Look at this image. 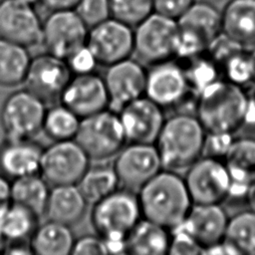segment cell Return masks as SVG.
Instances as JSON below:
<instances>
[{
  "mask_svg": "<svg viewBox=\"0 0 255 255\" xmlns=\"http://www.w3.org/2000/svg\"><path fill=\"white\" fill-rule=\"evenodd\" d=\"M136 193L142 217L169 230L185 219L193 204L184 178L168 169H161Z\"/></svg>",
  "mask_w": 255,
  "mask_h": 255,
  "instance_id": "1",
  "label": "cell"
},
{
  "mask_svg": "<svg viewBox=\"0 0 255 255\" xmlns=\"http://www.w3.org/2000/svg\"><path fill=\"white\" fill-rule=\"evenodd\" d=\"M249 99L242 86L219 79L198 95L195 116L206 132L235 133L244 127Z\"/></svg>",
  "mask_w": 255,
  "mask_h": 255,
  "instance_id": "2",
  "label": "cell"
},
{
  "mask_svg": "<svg viewBox=\"0 0 255 255\" xmlns=\"http://www.w3.org/2000/svg\"><path fill=\"white\" fill-rule=\"evenodd\" d=\"M206 130L193 114L178 113L165 119L154 142L163 169L186 170L203 155Z\"/></svg>",
  "mask_w": 255,
  "mask_h": 255,
  "instance_id": "3",
  "label": "cell"
},
{
  "mask_svg": "<svg viewBox=\"0 0 255 255\" xmlns=\"http://www.w3.org/2000/svg\"><path fill=\"white\" fill-rule=\"evenodd\" d=\"M142 218L137 193L118 188L93 204L91 221L105 241H127V237Z\"/></svg>",
  "mask_w": 255,
  "mask_h": 255,
  "instance_id": "4",
  "label": "cell"
},
{
  "mask_svg": "<svg viewBox=\"0 0 255 255\" xmlns=\"http://www.w3.org/2000/svg\"><path fill=\"white\" fill-rule=\"evenodd\" d=\"M179 27L175 19L152 12L133 30V55L143 65L176 57Z\"/></svg>",
  "mask_w": 255,
  "mask_h": 255,
  "instance_id": "5",
  "label": "cell"
},
{
  "mask_svg": "<svg viewBox=\"0 0 255 255\" xmlns=\"http://www.w3.org/2000/svg\"><path fill=\"white\" fill-rule=\"evenodd\" d=\"M75 140L96 161L115 157L128 143L120 116L111 109L81 119Z\"/></svg>",
  "mask_w": 255,
  "mask_h": 255,
  "instance_id": "6",
  "label": "cell"
},
{
  "mask_svg": "<svg viewBox=\"0 0 255 255\" xmlns=\"http://www.w3.org/2000/svg\"><path fill=\"white\" fill-rule=\"evenodd\" d=\"M46 111V104L29 90L11 93L0 109V124L5 136L34 138L42 130Z\"/></svg>",
  "mask_w": 255,
  "mask_h": 255,
  "instance_id": "7",
  "label": "cell"
},
{
  "mask_svg": "<svg viewBox=\"0 0 255 255\" xmlns=\"http://www.w3.org/2000/svg\"><path fill=\"white\" fill-rule=\"evenodd\" d=\"M183 178L193 204H220L229 197L230 175L221 158L200 156Z\"/></svg>",
  "mask_w": 255,
  "mask_h": 255,
  "instance_id": "8",
  "label": "cell"
},
{
  "mask_svg": "<svg viewBox=\"0 0 255 255\" xmlns=\"http://www.w3.org/2000/svg\"><path fill=\"white\" fill-rule=\"evenodd\" d=\"M90 160L75 139L57 140L43 148L39 173L52 186L77 184L90 166Z\"/></svg>",
  "mask_w": 255,
  "mask_h": 255,
  "instance_id": "9",
  "label": "cell"
},
{
  "mask_svg": "<svg viewBox=\"0 0 255 255\" xmlns=\"http://www.w3.org/2000/svg\"><path fill=\"white\" fill-rule=\"evenodd\" d=\"M113 166L120 186L134 192L163 169L155 144L139 142L126 144L115 156Z\"/></svg>",
  "mask_w": 255,
  "mask_h": 255,
  "instance_id": "10",
  "label": "cell"
},
{
  "mask_svg": "<svg viewBox=\"0 0 255 255\" xmlns=\"http://www.w3.org/2000/svg\"><path fill=\"white\" fill-rule=\"evenodd\" d=\"M89 28L75 10L51 11L42 25V45L46 51L67 59L87 43Z\"/></svg>",
  "mask_w": 255,
  "mask_h": 255,
  "instance_id": "11",
  "label": "cell"
},
{
  "mask_svg": "<svg viewBox=\"0 0 255 255\" xmlns=\"http://www.w3.org/2000/svg\"><path fill=\"white\" fill-rule=\"evenodd\" d=\"M86 45L98 64L108 67L133 55V29L110 17L89 29Z\"/></svg>",
  "mask_w": 255,
  "mask_h": 255,
  "instance_id": "12",
  "label": "cell"
},
{
  "mask_svg": "<svg viewBox=\"0 0 255 255\" xmlns=\"http://www.w3.org/2000/svg\"><path fill=\"white\" fill-rule=\"evenodd\" d=\"M72 76L65 59L46 52L31 59L23 84L46 105L55 104Z\"/></svg>",
  "mask_w": 255,
  "mask_h": 255,
  "instance_id": "13",
  "label": "cell"
},
{
  "mask_svg": "<svg viewBox=\"0 0 255 255\" xmlns=\"http://www.w3.org/2000/svg\"><path fill=\"white\" fill-rule=\"evenodd\" d=\"M104 81L109 95V109L119 113L128 103L144 96L146 70L130 57L107 67Z\"/></svg>",
  "mask_w": 255,
  "mask_h": 255,
  "instance_id": "14",
  "label": "cell"
},
{
  "mask_svg": "<svg viewBox=\"0 0 255 255\" xmlns=\"http://www.w3.org/2000/svg\"><path fill=\"white\" fill-rule=\"evenodd\" d=\"M42 25L33 5L18 0H0V38L29 49L42 44Z\"/></svg>",
  "mask_w": 255,
  "mask_h": 255,
  "instance_id": "15",
  "label": "cell"
},
{
  "mask_svg": "<svg viewBox=\"0 0 255 255\" xmlns=\"http://www.w3.org/2000/svg\"><path fill=\"white\" fill-rule=\"evenodd\" d=\"M59 103L81 119L109 109L110 100L104 77L95 72L72 76Z\"/></svg>",
  "mask_w": 255,
  "mask_h": 255,
  "instance_id": "16",
  "label": "cell"
},
{
  "mask_svg": "<svg viewBox=\"0 0 255 255\" xmlns=\"http://www.w3.org/2000/svg\"><path fill=\"white\" fill-rule=\"evenodd\" d=\"M118 114L128 142L154 143L165 122L162 108L146 96L128 103Z\"/></svg>",
  "mask_w": 255,
  "mask_h": 255,
  "instance_id": "17",
  "label": "cell"
},
{
  "mask_svg": "<svg viewBox=\"0 0 255 255\" xmlns=\"http://www.w3.org/2000/svg\"><path fill=\"white\" fill-rule=\"evenodd\" d=\"M190 91L184 69L172 60L151 65L146 71L144 96L162 109L178 106Z\"/></svg>",
  "mask_w": 255,
  "mask_h": 255,
  "instance_id": "18",
  "label": "cell"
},
{
  "mask_svg": "<svg viewBox=\"0 0 255 255\" xmlns=\"http://www.w3.org/2000/svg\"><path fill=\"white\" fill-rule=\"evenodd\" d=\"M229 217L220 204H192L185 219L178 224L204 249L225 238Z\"/></svg>",
  "mask_w": 255,
  "mask_h": 255,
  "instance_id": "19",
  "label": "cell"
},
{
  "mask_svg": "<svg viewBox=\"0 0 255 255\" xmlns=\"http://www.w3.org/2000/svg\"><path fill=\"white\" fill-rule=\"evenodd\" d=\"M42 145L34 138H9L0 142V173L13 180L39 173Z\"/></svg>",
  "mask_w": 255,
  "mask_h": 255,
  "instance_id": "20",
  "label": "cell"
},
{
  "mask_svg": "<svg viewBox=\"0 0 255 255\" xmlns=\"http://www.w3.org/2000/svg\"><path fill=\"white\" fill-rule=\"evenodd\" d=\"M221 29L244 49L255 47V0H230L221 11Z\"/></svg>",
  "mask_w": 255,
  "mask_h": 255,
  "instance_id": "21",
  "label": "cell"
},
{
  "mask_svg": "<svg viewBox=\"0 0 255 255\" xmlns=\"http://www.w3.org/2000/svg\"><path fill=\"white\" fill-rule=\"evenodd\" d=\"M88 204L77 184L54 185L50 189L44 215L47 219L72 226L83 219Z\"/></svg>",
  "mask_w": 255,
  "mask_h": 255,
  "instance_id": "22",
  "label": "cell"
},
{
  "mask_svg": "<svg viewBox=\"0 0 255 255\" xmlns=\"http://www.w3.org/2000/svg\"><path fill=\"white\" fill-rule=\"evenodd\" d=\"M75 239L71 226L48 219L38 224L29 242L33 254L68 255L72 254Z\"/></svg>",
  "mask_w": 255,
  "mask_h": 255,
  "instance_id": "23",
  "label": "cell"
},
{
  "mask_svg": "<svg viewBox=\"0 0 255 255\" xmlns=\"http://www.w3.org/2000/svg\"><path fill=\"white\" fill-rule=\"evenodd\" d=\"M168 228L141 218L127 237L128 253L135 255H163L168 253Z\"/></svg>",
  "mask_w": 255,
  "mask_h": 255,
  "instance_id": "24",
  "label": "cell"
},
{
  "mask_svg": "<svg viewBox=\"0 0 255 255\" xmlns=\"http://www.w3.org/2000/svg\"><path fill=\"white\" fill-rule=\"evenodd\" d=\"M176 21L180 28L195 33L207 45L222 31L221 12L207 1H194Z\"/></svg>",
  "mask_w": 255,
  "mask_h": 255,
  "instance_id": "25",
  "label": "cell"
},
{
  "mask_svg": "<svg viewBox=\"0 0 255 255\" xmlns=\"http://www.w3.org/2000/svg\"><path fill=\"white\" fill-rule=\"evenodd\" d=\"M50 189L40 173L18 177L11 180V201L41 217L45 213Z\"/></svg>",
  "mask_w": 255,
  "mask_h": 255,
  "instance_id": "26",
  "label": "cell"
},
{
  "mask_svg": "<svg viewBox=\"0 0 255 255\" xmlns=\"http://www.w3.org/2000/svg\"><path fill=\"white\" fill-rule=\"evenodd\" d=\"M31 59L27 47L0 38V86L23 84Z\"/></svg>",
  "mask_w": 255,
  "mask_h": 255,
  "instance_id": "27",
  "label": "cell"
},
{
  "mask_svg": "<svg viewBox=\"0 0 255 255\" xmlns=\"http://www.w3.org/2000/svg\"><path fill=\"white\" fill-rule=\"evenodd\" d=\"M39 218L28 208L11 201L0 209V234L6 242L30 240Z\"/></svg>",
  "mask_w": 255,
  "mask_h": 255,
  "instance_id": "28",
  "label": "cell"
},
{
  "mask_svg": "<svg viewBox=\"0 0 255 255\" xmlns=\"http://www.w3.org/2000/svg\"><path fill=\"white\" fill-rule=\"evenodd\" d=\"M224 161L231 182L250 185L255 180V138H235Z\"/></svg>",
  "mask_w": 255,
  "mask_h": 255,
  "instance_id": "29",
  "label": "cell"
},
{
  "mask_svg": "<svg viewBox=\"0 0 255 255\" xmlns=\"http://www.w3.org/2000/svg\"><path fill=\"white\" fill-rule=\"evenodd\" d=\"M88 203H96L120 187L113 165L96 164L89 166L77 183Z\"/></svg>",
  "mask_w": 255,
  "mask_h": 255,
  "instance_id": "30",
  "label": "cell"
},
{
  "mask_svg": "<svg viewBox=\"0 0 255 255\" xmlns=\"http://www.w3.org/2000/svg\"><path fill=\"white\" fill-rule=\"evenodd\" d=\"M238 255H255V211H240L229 217L225 238Z\"/></svg>",
  "mask_w": 255,
  "mask_h": 255,
  "instance_id": "31",
  "label": "cell"
},
{
  "mask_svg": "<svg viewBox=\"0 0 255 255\" xmlns=\"http://www.w3.org/2000/svg\"><path fill=\"white\" fill-rule=\"evenodd\" d=\"M80 123L81 118L59 103V105H54L47 109L42 130L54 141L75 139Z\"/></svg>",
  "mask_w": 255,
  "mask_h": 255,
  "instance_id": "32",
  "label": "cell"
},
{
  "mask_svg": "<svg viewBox=\"0 0 255 255\" xmlns=\"http://www.w3.org/2000/svg\"><path fill=\"white\" fill-rule=\"evenodd\" d=\"M190 60L185 71L188 86L191 91L199 95L205 88L219 80L218 65L209 57L196 56Z\"/></svg>",
  "mask_w": 255,
  "mask_h": 255,
  "instance_id": "33",
  "label": "cell"
},
{
  "mask_svg": "<svg viewBox=\"0 0 255 255\" xmlns=\"http://www.w3.org/2000/svg\"><path fill=\"white\" fill-rule=\"evenodd\" d=\"M111 16L135 27L153 12L152 0H110Z\"/></svg>",
  "mask_w": 255,
  "mask_h": 255,
  "instance_id": "34",
  "label": "cell"
},
{
  "mask_svg": "<svg viewBox=\"0 0 255 255\" xmlns=\"http://www.w3.org/2000/svg\"><path fill=\"white\" fill-rule=\"evenodd\" d=\"M222 69L226 80L239 86H244L253 82V64L249 51L242 50L230 57L223 65Z\"/></svg>",
  "mask_w": 255,
  "mask_h": 255,
  "instance_id": "35",
  "label": "cell"
},
{
  "mask_svg": "<svg viewBox=\"0 0 255 255\" xmlns=\"http://www.w3.org/2000/svg\"><path fill=\"white\" fill-rule=\"evenodd\" d=\"M74 10L89 29L112 17L110 0H80Z\"/></svg>",
  "mask_w": 255,
  "mask_h": 255,
  "instance_id": "36",
  "label": "cell"
},
{
  "mask_svg": "<svg viewBox=\"0 0 255 255\" xmlns=\"http://www.w3.org/2000/svg\"><path fill=\"white\" fill-rule=\"evenodd\" d=\"M242 50L246 49L221 31L208 43L205 51L211 60L222 67L230 57Z\"/></svg>",
  "mask_w": 255,
  "mask_h": 255,
  "instance_id": "37",
  "label": "cell"
},
{
  "mask_svg": "<svg viewBox=\"0 0 255 255\" xmlns=\"http://www.w3.org/2000/svg\"><path fill=\"white\" fill-rule=\"evenodd\" d=\"M170 242L168 254L172 255H196L203 254L201 245L181 226L170 229Z\"/></svg>",
  "mask_w": 255,
  "mask_h": 255,
  "instance_id": "38",
  "label": "cell"
},
{
  "mask_svg": "<svg viewBox=\"0 0 255 255\" xmlns=\"http://www.w3.org/2000/svg\"><path fill=\"white\" fill-rule=\"evenodd\" d=\"M234 139V133L206 132L203 154L216 158H224L229 151Z\"/></svg>",
  "mask_w": 255,
  "mask_h": 255,
  "instance_id": "39",
  "label": "cell"
},
{
  "mask_svg": "<svg viewBox=\"0 0 255 255\" xmlns=\"http://www.w3.org/2000/svg\"><path fill=\"white\" fill-rule=\"evenodd\" d=\"M66 62L74 75L95 72L96 67L99 65L96 57L87 45H84L71 54L66 59Z\"/></svg>",
  "mask_w": 255,
  "mask_h": 255,
  "instance_id": "40",
  "label": "cell"
},
{
  "mask_svg": "<svg viewBox=\"0 0 255 255\" xmlns=\"http://www.w3.org/2000/svg\"><path fill=\"white\" fill-rule=\"evenodd\" d=\"M72 254L74 255H103L107 254L104 239L100 235H84L75 239Z\"/></svg>",
  "mask_w": 255,
  "mask_h": 255,
  "instance_id": "41",
  "label": "cell"
},
{
  "mask_svg": "<svg viewBox=\"0 0 255 255\" xmlns=\"http://www.w3.org/2000/svg\"><path fill=\"white\" fill-rule=\"evenodd\" d=\"M195 0H152L153 11L177 20Z\"/></svg>",
  "mask_w": 255,
  "mask_h": 255,
  "instance_id": "42",
  "label": "cell"
},
{
  "mask_svg": "<svg viewBox=\"0 0 255 255\" xmlns=\"http://www.w3.org/2000/svg\"><path fill=\"white\" fill-rule=\"evenodd\" d=\"M203 254H212V255H238L235 248L225 239L222 241L204 249Z\"/></svg>",
  "mask_w": 255,
  "mask_h": 255,
  "instance_id": "43",
  "label": "cell"
},
{
  "mask_svg": "<svg viewBox=\"0 0 255 255\" xmlns=\"http://www.w3.org/2000/svg\"><path fill=\"white\" fill-rule=\"evenodd\" d=\"M79 1L80 0H41L40 3L49 11H59L74 10Z\"/></svg>",
  "mask_w": 255,
  "mask_h": 255,
  "instance_id": "44",
  "label": "cell"
},
{
  "mask_svg": "<svg viewBox=\"0 0 255 255\" xmlns=\"http://www.w3.org/2000/svg\"><path fill=\"white\" fill-rule=\"evenodd\" d=\"M4 254H33V251L30 246V242L28 240L22 241H12L6 242Z\"/></svg>",
  "mask_w": 255,
  "mask_h": 255,
  "instance_id": "45",
  "label": "cell"
},
{
  "mask_svg": "<svg viewBox=\"0 0 255 255\" xmlns=\"http://www.w3.org/2000/svg\"><path fill=\"white\" fill-rule=\"evenodd\" d=\"M11 202V181L0 173V209Z\"/></svg>",
  "mask_w": 255,
  "mask_h": 255,
  "instance_id": "46",
  "label": "cell"
},
{
  "mask_svg": "<svg viewBox=\"0 0 255 255\" xmlns=\"http://www.w3.org/2000/svg\"><path fill=\"white\" fill-rule=\"evenodd\" d=\"M245 199L247 201L249 209H252L255 211V180L251 183Z\"/></svg>",
  "mask_w": 255,
  "mask_h": 255,
  "instance_id": "47",
  "label": "cell"
},
{
  "mask_svg": "<svg viewBox=\"0 0 255 255\" xmlns=\"http://www.w3.org/2000/svg\"><path fill=\"white\" fill-rule=\"evenodd\" d=\"M250 56H251V60H252V64H253V82L255 83V47H253L252 49L249 50Z\"/></svg>",
  "mask_w": 255,
  "mask_h": 255,
  "instance_id": "48",
  "label": "cell"
},
{
  "mask_svg": "<svg viewBox=\"0 0 255 255\" xmlns=\"http://www.w3.org/2000/svg\"><path fill=\"white\" fill-rule=\"evenodd\" d=\"M5 245H6V241H5V239L2 237V235L0 234V254L4 252Z\"/></svg>",
  "mask_w": 255,
  "mask_h": 255,
  "instance_id": "49",
  "label": "cell"
},
{
  "mask_svg": "<svg viewBox=\"0 0 255 255\" xmlns=\"http://www.w3.org/2000/svg\"><path fill=\"white\" fill-rule=\"evenodd\" d=\"M18 1H21L23 3H26V4H29V5H35L37 3H40L41 0H18Z\"/></svg>",
  "mask_w": 255,
  "mask_h": 255,
  "instance_id": "50",
  "label": "cell"
},
{
  "mask_svg": "<svg viewBox=\"0 0 255 255\" xmlns=\"http://www.w3.org/2000/svg\"><path fill=\"white\" fill-rule=\"evenodd\" d=\"M253 99L255 100V93H254V96H253Z\"/></svg>",
  "mask_w": 255,
  "mask_h": 255,
  "instance_id": "51",
  "label": "cell"
}]
</instances>
